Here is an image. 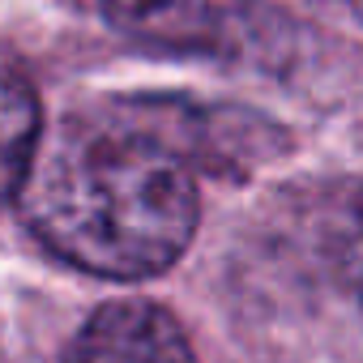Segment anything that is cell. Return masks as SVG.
I'll list each match as a JSON object with an SVG mask.
<instances>
[{
    "mask_svg": "<svg viewBox=\"0 0 363 363\" xmlns=\"http://www.w3.org/2000/svg\"><path fill=\"white\" fill-rule=\"evenodd\" d=\"M30 231L60 261L141 282L171 269L197 231V184L189 162L137 124H69L39 145L22 189Z\"/></svg>",
    "mask_w": 363,
    "mask_h": 363,
    "instance_id": "obj_1",
    "label": "cell"
},
{
    "mask_svg": "<svg viewBox=\"0 0 363 363\" xmlns=\"http://www.w3.org/2000/svg\"><path fill=\"white\" fill-rule=\"evenodd\" d=\"M107 22L171 56L235 60L257 48V0H103Z\"/></svg>",
    "mask_w": 363,
    "mask_h": 363,
    "instance_id": "obj_2",
    "label": "cell"
},
{
    "mask_svg": "<svg viewBox=\"0 0 363 363\" xmlns=\"http://www.w3.org/2000/svg\"><path fill=\"white\" fill-rule=\"evenodd\" d=\"M65 363H197V354L171 312L145 299H120L82 325Z\"/></svg>",
    "mask_w": 363,
    "mask_h": 363,
    "instance_id": "obj_3",
    "label": "cell"
},
{
    "mask_svg": "<svg viewBox=\"0 0 363 363\" xmlns=\"http://www.w3.org/2000/svg\"><path fill=\"white\" fill-rule=\"evenodd\" d=\"M43 120H39V99L18 73H0V206L13 201L39 158Z\"/></svg>",
    "mask_w": 363,
    "mask_h": 363,
    "instance_id": "obj_4",
    "label": "cell"
},
{
    "mask_svg": "<svg viewBox=\"0 0 363 363\" xmlns=\"http://www.w3.org/2000/svg\"><path fill=\"white\" fill-rule=\"evenodd\" d=\"M359 303H363V257H359Z\"/></svg>",
    "mask_w": 363,
    "mask_h": 363,
    "instance_id": "obj_5",
    "label": "cell"
},
{
    "mask_svg": "<svg viewBox=\"0 0 363 363\" xmlns=\"http://www.w3.org/2000/svg\"><path fill=\"white\" fill-rule=\"evenodd\" d=\"M350 9H354V13H359V18H363V0H350Z\"/></svg>",
    "mask_w": 363,
    "mask_h": 363,
    "instance_id": "obj_6",
    "label": "cell"
}]
</instances>
